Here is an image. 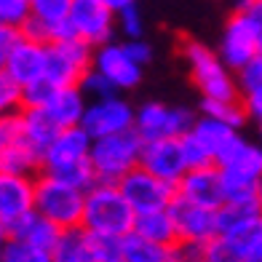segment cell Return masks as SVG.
Wrapping results in <instances>:
<instances>
[{"instance_id":"24","label":"cell","mask_w":262,"mask_h":262,"mask_svg":"<svg viewBox=\"0 0 262 262\" xmlns=\"http://www.w3.org/2000/svg\"><path fill=\"white\" fill-rule=\"evenodd\" d=\"M51 257H54V262H97L89 230L80 228V225L62 230L51 249Z\"/></svg>"},{"instance_id":"31","label":"cell","mask_w":262,"mask_h":262,"mask_svg":"<svg viewBox=\"0 0 262 262\" xmlns=\"http://www.w3.org/2000/svg\"><path fill=\"white\" fill-rule=\"evenodd\" d=\"M78 86H80V91L86 94L89 99H104V97H113V94H118V89L113 86V80L104 78L99 70H94V67L80 78Z\"/></svg>"},{"instance_id":"38","label":"cell","mask_w":262,"mask_h":262,"mask_svg":"<svg viewBox=\"0 0 262 262\" xmlns=\"http://www.w3.org/2000/svg\"><path fill=\"white\" fill-rule=\"evenodd\" d=\"M21 38V30L19 27H11V25H0V73L6 70V62L11 51H14V46L19 43Z\"/></svg>"},{"instance_id":"39","label":"cell","mask_w":262,"mask_h":262,"mask_svg":"<svg viewBox=\"0 0 262 262\" xmlns=\"http://www.w3.org/2000/svg\"><path fill=\"white\" fill-rule=\"evenodd\" d=\"M123 46H126V51H128L131 56H134L142 67H145V64L150 62V59H152V46H150L145 38H126V43H123Z\"/></svg>"},{"instance_id":"16","label":"cell","mask_w":262,"mask_h":262,"mask_svg":"<svg viewBox=\"0 0 262 262\" xmlns=\"http://www.w3.org/2000/svg\"><path fill=\"white\" fill-rule=\"evenodd\" d=\"M32 209H35V180L32 177L0 171V225L8 228L11 222H16Z\"/></svg>"},{"instance_id":"18","label":"cell","mask_w":262,"mask_h":262,"mask_svg":"<svg viewBox=\"0 0 262 262\" xmlns=\"http://www.w3.org/2000/svg\"><path fill=\"white\" fill-rule=\"evenodd\" d=\"M262 222V206L259 201H225L217 209V225H220V235L238 241L246 233H252L257 225Z\"/></svg>"},{"instance_id":"41","label":"cell","mask_w":262,"mask_h":262,"mask_svg":"<svg viewBox=\"0 0 262 262\" xmlns=\"http://www.w3.org/2000/svg\"><path fill=\"white\" fill-rule=\"evenodd\" d=\"M244 110L249 118H254L257 123H262V86L244 94Z\"/></svg>"},{"instance_id":"21","label":"cell","mask_w":262,"mask_h":262,"mask_svg":"<svg viewBox=\"0 0 262 262\" xmlns=\"http://www.w3.org/2000/svg\"><path fill=\"white\" fill-rule=\"evenodd\" d=\"M190 131H193L201 145L209 150V156L214 158V163H217L225 152L233 147V142L241 137V134H238V128H233L230 123L217 121V118L204 115V113H201V118H195V123H193Z\"/></svg>"},{"instance_id":"7","label":"cell","mask_w":262,"mask_h":262,"mask_svg":"<svg viewBox=\"0 0 262 262\" xmlns=\"http://www.w3.org/2000/svg\"><path fill=\"white\" fill-rule=\"evenodd\" d=\"M195 123V113L190 107H171L163 102H145L137 107L134 131L142 142L166 139V137H182Z\"/></svg>"},{"instance_id":"28","label":"cell","mask_w":262,"mask_h":262,"mask_svg":"<svg viewBox=\"0 0 262 262\" xmlns=\"http://www.w3.org/2000/svg\"><path fill=\"white\" fill-rule=\"evenodd\" d=\"M0 262H54L49 249L32 246L27 241H16V238H8V244L0 254Z\"/></svg>"},{"instance_id":"10","label":"cell","mask_w":262,"mask_h":262,"mask_svg":"<svg viewBox=\"0 0 262 262\" xmlns=\"http://www.w3.org/2000/svg\"><path fill=\"white\" fill-rule=\"evenodd\" d=\"M259 43H262V35L257 32V27L249 21L244 11H235L222 30L217 54L235 73V70H241L244 64L252 62L254 56H259Z\"/></svg>"},{"instance_id":"37","label":"cell","mask_w":262,"mask_h":262,"mask_svg":"<svg viewBox=\"0 0 262 262\" xmlns=\"http://www.w3.org/2000/svg\"><path fill=\"white\" fill-rule=\"evenodd\" d=\"M238 249H241L244 262H262V222L252 233H246L244 238H238Z\"/></svg>"},{"instance_id":"20","label":"cell","mask_w":262,"mask_h":262,"mask_svg":"<svg viewBox=\"0 0 262 262\" xmlns=\"http://www.w3.org/2000/svg\"><path fill=\"white\" fill-rule=\"evenodd\" d=\"M8 238H16V241H27L32 246H40V249H54L59 233H62V228L59 225H54L51 220H46L40 211H27L25 217H19L16 222L8 225Z\"/></svg>"},{"instance_id":"14","label":"cell","mask_w":262,"mask_h":262,"mask_svg":"<svg viewBox=\"0 0 262 262\" xmlns=\"http://www.w3.org/2000/svg\"><path fill=\"white\" fill-rule=\"evenodd\" d=\"M91 67L99 70L104 78H110L118 91H128L142 80V64L126 51L123 43L107 40V43L97 46V49H94Z\"/></svg>"},{"instance_id":"12","label":"cell","mask_w":262,"mask_h":262,"mask_svg":"<svg viewBox=\"0 0 262 262\" xmlns=\"http://www.w3.org/2000/svg\"><path fill=\"white\" fill-rule=\"evenodd\" d=\"M70 21H73L78 38L97 49V46L113 40V32L118 27V14L104 0H73Z\"/></svg>"},{"instance_id":"27","label":"cell","mask_w":262,"mask_h":262,"mask_svg":"<svg viewBox=\"0 0 262 262\" xmlns=\"http://www.w3.org/2000/svg\"><path fill=\"white\" fill-rule=\"evenodd\" d=\"M201 113L230 123L233 128H241L244 121L249 118L244 110V102H238V99H204L201 102Z\"/></svg>"},{"instance_id":"11","label":"cell","mask_w":262,"mask_h":262,"mask_svg":"<svg viewBox=\"0 0 262 262\" xmlns=\"http://www.w3.org/2000/svg\"><path fill=\"white\" fill-rule=\"evenodd\" d=\"M134 115H137L134 107L123 97L113 94V97H104V99H89L80 126L97 139V137L121 134V131L134 128Z\"/></svg>"},{"instance_id":"40","label":"cell","mask_w":262,"mask_h":262,"mask_svg":"<svg viewBox=\"0 0 262 262\" xmlns=\"http://www.w3.org/2000/svg\"><path fill=\"white\" fill-rule=\"evenodd\" d=\"M19 137V121L16 115H0V152Z\"/></svg>"},{"instance_id":"48","label":"cell","mask_w":262,"mask_h":262,"mask_svg":"<svg viewBox=\"0 0 262 262\" xmlns=\"http://www.w3.org/2000/svg\"><path fill=\"white\" fill-rule=\"evenodd\" d=\"M259 145H262V123H259Z\"/></svg>"},{"instance_id":"3","label":"cell","mask_w":262,"mask_h":262,"mask_svg":"<svg viewBox=\"0 0 262 262\" xmlns=\"http://www.w3.org/2000/svg\"><path fill=\"white\" fill-rule=\"evenodd\" d=\"M182 56L187 62L190 78L204 99H238V94H241L238 80L217 51H211L201 40H185Z\"/></svg>"},{"instance_id":"5","label":"cell","mask_w":262,"mask_h":262,"mask_svg":"<svg viewBox=\"0 0 262 262\" xmlns=\"http://www.w3.org/2000/svg\"><path fill=\"white\" fill-rule=\"evenodd\" d=\"M86 206V190L70 185L54 174H40L35 180V211H40L46 220H51L62 230L78 228Z\"/></svg>"},{"instance_id":"15","label":"cell","mask_w":262,"mask_h":262,"mask_svg":"<svg viewBox=\"0 0 262 262\" xmlns=\"http://www.w3.org/2000/svg\"><path fill=\"white\" fill-rule=\"evenodd\" d=\"M177 195L206 209H220L225 204V185H222L220 166L209 163V166L190 169L177 185Z\"/></svg>"},{"instance_id":"13","label":"cell","mask_w":262,"mask_h":262,"mask_svg":"<svg viewBox=\"0 0 262 262\" xmlns=\"http://www.w3.org/2000/svg\"><path fill=\"white\" fill-rule=\"evenodd\" d=\"M147 171H152L161 180L180 185V180L190 171L185 150H182V137H166V139H152L142 145V161Z\"/></svg>"},{"instance_id":"8","label":"cell","mask_w":262,"mask_h":262,"mask_svg":"<svg viewBox=\"0 0 262 262\" xmlns=\"http://www.w3.org/2000/svg\"><path fill=\"white\" fill-rule=\"evenodd\" d=\"M121 190L126 201L131 204L137 214H145V211H156V209H169L171 201L177 198V185L161 180L152 171H147L145 166H137L131 169L121 182Z\"/></svg>"},{"instance_id":"33","label":"cell","mask_w":262,"mask_h":262,"mask_svg":"<svg viewBox=\"0 0 262 262\" xmlns=\"http://www.w3.org/2000/svg\"><path fill=\"white\" fill-rule=\"evenodd\" d=\"M30 19V0H0V25L25 27Z\"/></svg>"},{"instance_id":"45","label":"cell","mask_w":262,"mask_h":262,"mask_svg":"<svg viewBox=\"0 0 262 262\" xmlns=\"http://www.w3.org/2000/svg\"><path fill=\"white\" fill-rule=\"evenodd\" d=\"M6 244H8V230L0 225V254H3V249H6Z\"/></svg>"},{"instance_id":"9","label":"cell","mask_w":262,"mask_h":262,"mask_svg":"<svg viewBox=\"0 0 262 262\" xmlns=\"http://www.w3.org/2000/svg\"><path fill=\"white\" fill-rule=\"evenodd\" d=\"M171 217L177 225V235H180V246L187 249H201L206 246L211 238L220 235V225H217V209H206L198 204H190V201L177 195L171 201Z\"/></svg>"},{"instance_id":"35","label":"cell","mask_w":262,"mask_h":262,"mask_svg":"<svg viewBox=\"0 0 262 262\" xmlns=\"http://www.w3.org/2000/svg\"><path fill=\"white\" fill-rule=\"evenodd\" d=\"M118 30H121L126 38H142L145 21H142V11L137 8V3L123 8V11H118Z\"/></svg>"},{"instance_id":"47","label":"cell","mask_w":262,"mask_h":262,"mask_svg":"<svg viewBox=\"0 0 262 262\" xmlns=\"http://www.w3.org/2000/svg\"><path fill=\"white\" fill-rule=\"evenodd\" d=\"M102 262H126L121 254H115V257H107V259H102Z\"/></svg>"},{"instance_id":"43","label":"cell","mask_w":262,"mask_h":262,"mask_svg":"<svg viewBox=\"0 0 262 262\" xmlns=\"http://www.w3.org/2000/svg\"><path fill=\"white\" fill-rule=\"evenodd\" d=\"M174 262H206L201 249H187V246H180V254H177Z\"/></svg>"},{"instance_id":"23","label":"cell","mask_w":262,"mask_h":262,"mask_svg":"<svg viewBox=\"0 0 262 262\" xmlns=\"http://www.w3.org/2000/svg\"><path fill=\"white\" fill-rule=\"evenodd\" d=\"M177 254H180V246L156 244L134 230L121 238V257L126 262H174Z\"/></svg>"},{"instance_id":"22","label":"cell","mask_w":262,"mask_h":262,"mask_svg":"<svg viewBox=\"0 0 262 262\" xmlns=\"http://www.w3.org/2000/svg\"><path fill=\"white\" fill-rule=\"evenodd\" d=\"M86 104H89V97L80 91V86H59L54 91V97L46 102L43 110L62 128H70V126H80Z\"/></svg>"},{"instance_id":"19","label":"cell","mask_w":262,"mask_h":262,"mask_svg":"<svg viewBox=\"0 0 262 262\" xmlns=\"http://www.w3.org/2000/svg\"><path fill=\"white\" fill-rule=\"evenodd\" d=\"M16 121H19V139H25L30 147H35L40 152V156L49 150V145L56 139L59 131H62V126H59L43 107H21Z\"/></svg>"},{"instance_id":"29","label":"cell","mask_w":262,"mask_h":262,"mask_svg":"<svg viewBox=\"0 0 262 262\" xmlns=\"http://www.w3.org/2000/svg\"><path fill=\"white\" fill-rule=\"evenodd\" d=\"M201 254H204L206 262H244L238 244L230 241V238H225V235H217L206 246H201Z\"/></svg>"},{"instance_id":"26","label":"cell","mask_w":262,"mask_h":262,"mask_svg":"<svg viewBox=\"0 0 262 262\" xmlns=\"http://www.w3.org/2000/svg\"><path fill=\"white\" fill-rule=\"evenodd\" d=\"M40 169H43V156L35 147H30L25 139H19V137L0 152V171H6V174L32 177L35 171H40Z\"/></svg>"},{"instance_id":"1","label":"cell","mask_w":262,"mask_h":262,"mask_svg":"<svg viewBox=\"0 0 262 262\" xmlns=\"http://www.w3.org/2000/svg\"><path fill=\"white\" fill-rule=\"evenodd\" d=\"M91 145H94V137L83 126L62 128L56 134V139L49 145V150L43 152V169L40 171L54 174L70 185L89 190L97 182V174H94V166L89 158Z\"/></svg>"},{"instance_id":"6","label":"cell","mask_w":262,"mask_h":262,"mask_svg":"<svg viewBox=\"0 0 262 262\" xmlns=\"http://www.w3.org/2000/svg\"><path fill=\"white\" fill-rule=\"evenodd\" d=\"M91 62L94 46L80 38L46 43V78L54 86H78L80 78L91 70Z\"/></svg>"},{"instance_id":"42","label":"cell","mask_w":262,"mask_h":262,"mask_svg":"<svg viewBox=\"0 0 262 262\" xmlns=\"http://www.w3.org/2000/svg\"><path fill=\"white\" fill-rule=\"evenodd\" d=\"M235 11H244L249 21L257 27V32L262 35V0H238Z\"/></svg>"},{"instance_id":"49","label":"cell","mask_w":262,"mask_h":262,"mask_svg":"<svg viewBox=\"0 0 262 262\" xmlns=\"http://www.w3.org/2000/svg\"><path fill=\"white\" fill-rule=\"evenodd\" d=\"M259 56H262V43H259Z\"/></svg>"},{"instance_id":"25","label":"cell","mask_w":262,"mask_h":262,"mask_svg":"<svg viewBox=\"0 0 262 262\" xmlns=\"http://www.w3.org/2000/svg\"><path fill=\"white\" fill-rule=\"evenodd\" d=\"M134 233L150 238L156 244L166 246H180V235H177V225L169 209H156V211H145L137 214L134 220Z\"/></svg>"},{"instance_id":"4","label":"cell","mask_w":262,"mask_h":262,"mask_svg":"<svg viewBox=\"0 0 262 262\" xmlns=\"http://www.w3.org/2000/svg\"><path fill=\"white\" fill-rule=\"evenodd\" d=\"M142 137L134 128L121 134L97 137L91 145V166L97 174V182H121L123 177L137 169L142 161Z\"/></svg>"},{"instance_id":"32","label":"cell","mask_w":262,"mask_h":262,"mask_svg":"<svg viewBox=\"0 0 262 262\" xmlns=\"http://www.w3.org/2000/svg\"><path fill=\"white\" fill-rule=\"evenodd\" d=\"M59 86H54V83L49 78H38L27 83V86H21V97H25V107H46V102H49L54 97V91Z\"/></svg>"},{"instance_id":"30","label":"cell","mask_w":262,"mask_h":262,"mask_svg":"<svg viewBox=\"0 0 262 262\" xmlns=\"http://www.w3.org/2000/svg\"><path fill=\"white\" fill-rule=\"evenodd\" d=\"M21 107H25L21 86L3 70L0 73V115H19Z\"/></svg>"},{"instance_id":"46","label":"cell","mask_w":262,"mask_h":262,"mask_svg":"<svg viewBox=\"0 0 262 262\" xmlns=\"http://www.w3.org/2000/svg\"><path fill=\"white\" fill-rule=\"evenodd\" d=\"M257 201H259V206H262V177H259V182H257Z\"/></svg>"},{"instance_id":"44","label":"cell","mask_w":262,"mask_h":262,"mask_svg":"<svg viewBox=\"0 0 262 262\" xmlns=\"http://www.w3.org/2000/svg\"><path fill=\"white\" fill-rule=\"evenodd\" d=\"M104 3L110 6V8L115 11V14H118V11H123V8H128V6H134L137 0H104Z\"/></svg>"},{"instance_id":"34","label":"cell","mask_w":262,"mask_h":262,"mask_svg":"<svg viewBox=\"0 0 262 262\" xmlns=\"http://www.w3.org/2000/svg\"><path fill=\"white\" fill-rule=\"evenodd\" d=\"M182 150H185V158H187V166L190 169H198V166H209L214 163V158L209 156V150L198 142V137L193 131L182 134Z\"/></svg>"},{"instance_id":"2","label":"cell","mask_w":262,"mask_h":262,"mask_svg":"<svg viewBox=\"0 0 262 262\" xmlns=\"http://www.w3.org/2000/svg\"><path fill=\"white\" fill-rule=\"evenodd\" d=\"M137 211L126 201L118 182H94L86 190V206H83L80 228L94 235L123 238L134 230Z\"/></svg>"},{"instance_id":"36","label":"cell","mask_w":262,"mask_h":262,"mask_svg":"<svg viewBox=\"0 0 262 262\" xmlns=\"http://www.w3.org/2000/svg\"><path fill=\"white\" fill-rule=\"evenodd\" d=\"M235 80H238L241 94L262 86V56H254L249 64H244L241 70H235Z\"/></svg>"},{"instance_id":"17","label":"cell","mask_w":262,"mask_h":262,"mask_svg":"<svg viewBox=\"0 0 262 262\" xmlns=\"http://www.w3.org/2000/svg\"><path fill=\"white\" fill-rule=\"evenodd\" d=\"M6 73L14 78L19 86H27V83L38 80L46 75V43L27 38L21 32L19 43L14 46L8 62H6Z\"/></svg>"}]
</instances>
